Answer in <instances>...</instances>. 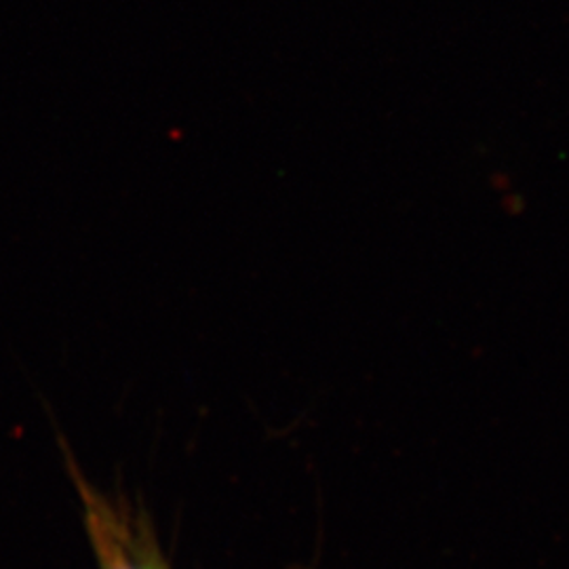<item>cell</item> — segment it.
Instances as JSON below:
<instances>
[{"mask_svg":"<svg viewBox=\"0 0 569 569\" xmlns=\"http://www.w3.org/2000/svg\"><path fill=\"white\" fill-rule=\"evenodd\" d=\"M89 510L91 533L96 547L100 550L103 569H154L152 563H146L136 552L129 550L127 542L121 540V536L108 523L106 512L96 509L93 505H89Z\"/></svg>","mask_w":569,"mask_h":569,"instance_id":"obj_1","label":"cell"}]
</instances>
